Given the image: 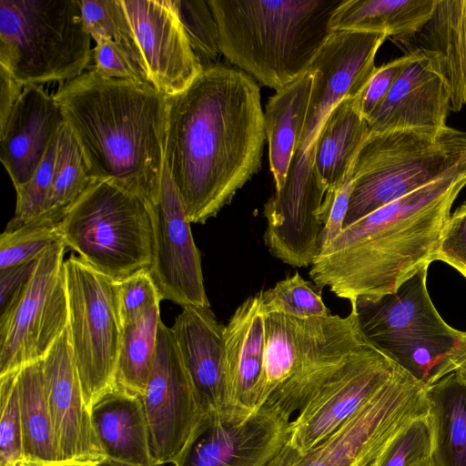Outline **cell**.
I'll use <instances>...</instances> for the list:
<instances>
[{"label": "cell", "mask_w": 466, "mask_h": 466, "mask_svg": "<svg viewBox=\"0 0 466 466\" xmlns=\"http://www.w3.org/2000/svg\"><path fill=\"white\" fill-rule=\"evenodd\" d=\"M266 138L257 82L221 64L167 96L165 164L190 223L229 204L261 167Z\"/></svg>", "instance_id": "1"}, {"label": "cell", "mask_w": 466, "mask_h": 466, "mask_svg": "<svg viewBox=\"0 0 466 466\" xmlns=\"http://www.w3.org/2000/svg\"><path fill=\"white\" fill-rule=\"evenodd\" d=\"M466 174L432 182L343 228L315 257L310 279L350 303L394 293L435 261Z\"/></svg>", "instance_id": "2"}, {"label": "cell", "mask_w": 466, "mask_h": 466, "mask_svg": "<svg viewBox=\"0 0 466 466\" xmlns=\"http://www.w3.org/2000/svg\"><path fill=\"white\" fill-rule=\"evenodd\" d=\"M94 179L151 202L165 165L167 96L151 84L87 70L54 94Z\"/></svg>", "instance_id": "3"}, {"label": "cell", "mask_w": 466, "mask_h": 466, "mask_svg": "<svg viewBox=\"0 0 466 466\" xmlns=\"http://www.w3.org/2000/svg\"><path fill=\"white\" fill-rule=\"evenodd\" d=\"M344 0H208L221 54L279 91L307 72L332 33Z\"/></svg>", "instance_id": "4"}, {"label": "cell", "mask_w": 466, "mask_h": 466, "mask_svg": "<svg viewBox=\"0 0 466 466\" xmlns=\"http://www.w3.org/2000/svg\"><path fill=\"white\" fill-rule=\"evenodd\" d=\"M388 37L380 32L332 31L309 66L314 81L301 134L284 187L270 197L280 213L305 217L319 211L326 193L314 167L319 133L338 103L364 92L377 68L376 54Z\"/></svg>", "instance_id": "5"}, {"label": "cell", "mask_w": 466, "mask_h": 466, "mask_svg": "<svg viewBox=\"0 0 466 466\" xmlns=\"http://www.w3.org/2000/svg\"><path fill=\"white\" fill-rule=\"evenodd\" d=\"M456 174H466L465 131L446 126L370 133L352 167L344 227Z\"/></svg>", "instance_id": "6"}, {"label": "cell", "mask_w": 466, "mask_h": 466, "mask_svg": "<svg viewBox=\"0 0 466 466\" xmlns=\"http://www.w3.org/2000/svg\"><path fill=\"white\" fill-rule=\"evenodd\" d=\"M426 266L394 293L355 303L366 339L430 386L455 371L466 356V332L448 325L427 289Z\"/></svg>", "instance_id": "7"}, {"label": "cell", "mask_w": 466, "mask_h": 466, "mask_svg": "<svg viewBox=\"0 0 466 466\" xmlns=\"http://www.w3.org/2000/svg\"><path fill=\"white\" fill-rule=\"evenodd\" d=\"M91 39L80 0H0V66L24 86L86 72Z\"/></svg>", "instance_id": "8"}, {"label": "cell", "mask_w": 466, "mask_h": 466, "mask_svg": "<svg viewBox=\"0 0 466 466\" xmlns=\"http://www.w3.org/2000/svg\"><path fill=\"white\" fill-rule=\"evenodd\" d=\"M59 231L66 248L111 279L151 267L153 204L111 182L94 179L68 208Z\"/></svg>", "instance_id": "9"}, {"label": "cell", "mask_w": 466, "mask_h": 466, "mask_svg": "<svg viewBox=\"0 0 466 466\" xmlns=\"http://www.w3.org/2000/svg\"><path fill=\"white\" fill-rule=\"evenodd\" d=\"M427 389L399 367L343 426L303 453L285 444L268 466H368L407 426L429 415Z\"/></svg>", "instance_id": "10"}, {"label": "cell", "mask_w": 466, "mask_h": 466, "mask_svg": "<svg viewBox=\"0 0 466 466\" xmlns=\"http://www.w3.org/2000/svg\"><path fill=\"white\" fill-rule=\"evenodd\" d=\"M68 331L84 400L91 407L116 386L122 321L114 279L77 255L64 263Z\"/></svg>", "instance_id": "11"}, {"label": "cell", "mask_w": 466, "mask_h": 466, "mask_svg": "<svg viewBox=\"0 0 466 466\" xmlns=\"http://www.w3.org/2000/svg\"><path fill=\"white\" fill-rule=\"evenodd\" d=\"M63 241L37 258L28 280L1 309L0 376L41 360L68 325Z\"/></svg>", "instance_id": "12"}, {"label": "cell", "mask_w": 466, "mask_h": 466, "mask_svg": "<svg viewBox=\"0 0 466 466\" xmlns=\"http://www.w3.org/2000/svg\"><path fill=\"white\" fill-rule=\"evenodd\" d=\"M398 369L364 337L290 420L286 444L303 453L320 442L356 415Z\"/></svg>", "instance_id": "13"}, {"label": "cell", "mask_w": 466, "mask_h": 466, "mask_svg": "<svg viewBox=\"0 0 466 466\" xmlns=\"http://www.w3.org/2000/svg\"><path fill=\"white\" fill-rule=\"evenodd\" d=\"M290 418L264 403L246 417L204 414L174 466H268L286 444Z\"/></svg>", "instance_id": "14"}, {"label": "cell", "mask_w": 466, "mask_h": 466, "mask_svg": "<svg viewBox=\"0 0 466 466\" xmlns=\"http://www.w3.org/2000/svg\"><path fill=\"white\" fill-rule=\"evenodd\" d=\"M156 466L172 463L204 415L171 328L157 329L152 370L141 397Z\"/></svg>", "instance_id": "15"}, {"label": "cell", "mask_w": 466, "mask_h": 466, "mask_svg": "<svg viewBox=\"0 0 466 466\" xmlns=\"http://www.w3.org/2000/svg\"><path fill=\"white\" fill-rule=\"evenodd\" d=\"M153 207L154 255L149 273L161 299L181 307H209L191 223L166 164Z\"/></svg>", "instance_id": "16"}, {"label": "cell", "mask_w": 466, "mask_h": 466, "mask_svg": "<svg viewBox=\"0 0 466 466\" xmlns=\"http://www.w3.org/2000/svg\"><path fill=\"white\" fill-rule=\"evenodd\" d=\"M148 82L166 96L186 89L203 70L174 0H119Z\"/></svg>", "instance_id": "17"}, {"label": "cell", "mask_w": 466, "mask_h": 466, "mask_svg": "<svg viewBox=\"0 0 466 466\" xmlns=\"http://www.w3.org/2000/svg\"><path fill=\"white\" fill-rule=\"evenodd\" d=\"M48 410L60 461H99L105 454L74 360L68 325L41 360Z\"/></svg>", "instance_id": "18"}, {"label": "cell", "mask_w": 466, "mask_h": 466, "mask_svg": "<svg viewBox=\"0 0 466 466\" xmlns=\"http://www.w3.org/2000/svg\"><path fill=\"white\" fill-rule=\"evenodd\" d=\"M382 104L369 117L370 133L441 129L451 109V88L436 56L415 47Z\"/></svg>", "instance_id": "19"}, {"label": "cell", "mask_w": 466, "mask_h": 466, "mask_svg": "<svg viewBox=\"0 0 466 466\" xmlns=\"http://www.w3.org/2000/svg\"><path fill=\"white\" fill-rule=\"evenodd\" d=\"M171 328L203 414L237 415L227 373L225 326L209 307L185 306Z\"/></svg>", "instance_id": "20"}, {"label": "cell", "mask_w": 466, "mask_h": 466, "mask_svg": "<svg viewBox=\"0 0 466 466\" xmlns=\"http://www.w3.org/2000/svg\"><path fill=\"white\" fill-rule=\"evenodd\" d=\"M66 123L55 96L41 86H25L0 127V160L15 189L30 180Z\"/></svg>", "instance_id": "21"}, {"label": "cell", "mask_w": 466, "mask_h": 466, "mask_svg": "<svg viewBox=\"0 0 466 466\" xmlns=\"http://www.w3.org/2000/svg\"><path fill=\"white\" fill-rule=\"evenodd\" d=\"M225 350L232 409L248 416L267 400L265 313L259 292L245 299L225 326Z\"/></svg>", "instance_id": "22"}, {"label": "cell", "mask_w": 466, "mask_h": 466, "mask_svg": "<svg viewBox=\"0 0 466 466\" xmlns=\"http://www.w3.org/2000/svg\"><path fill=\"white\" fill-rule=\"evenodd\" d=\"M346 317L298 318L281 312L265 313V386L267 400L307 358L342 327ZM267 401V400H266Z\"/></svg>", "instance_id": "23"}, {"label": "cell", "mask_w": 466, "mask_h": 466, "mask_svg": "<svg viewBox=\"0 0 466 466\" xmlns=\"http://www.w3.org/2000/svg\"><path fill=\"white\" fill-rule=\"evenodd\" d=\"M105 457L137 466H156L142 398L116 388L90 410Z\"/></svg>", "instance_id": "24"}, {"label": "cell", "mask_w": 466, "mask_h": 466, "mask_svg": "<svg viewBox=\"0 0 466 466\" xmlns=\"http://www.w3.org/2000/svg\"><path fill=\"white\" fill-rule=\"evenodd\" d=\"M361 95L338 103L319 133L314 167L326 193L338 189L350 177L357 155L370 135L368 120L360 110Z\"/></svg>", "instance_id": "25"}, {"label": "cell", "mask_w": 466, "mask_h": 466, "mask_svg": "<svg viewBox=\"0 0 466 466\" xmlns=\"http://www.w3.org/2000/svg\"><path fill=\"white\" fill-rule=\"evenodd\" d=\"M314 75L307 71L271 96L264 124L275 191L283 188L308 112Z\"/></svg>", "instance_id": "26"}, {"label": "cell", "mask_w": 466, "mask_h": 466, "mask_svg": "<svg viewBox=\"0 0 466 466\" xmlns=\"http://www.w3.org/2000/svg\"><path fill=\"white\" fill-rule=\"evenodd\" d=\"M437 0H344L330 19L335 30L386 33L404 43L431 18Z\"/></svg>", "instance_id": "27"}, {"label": "cell", "mask_w": 466, "mask_h": 466, "mask_svg": "<svg viewBox=\"0 0 466 466\" xmlns=\"http://www.w3.org/2000/svg\"><path fill=\"white\" fill-rule=\"evenodd\" d=\"M418 35L422 45L416 47L436 56L451 88V109L460 111L466 105V0H437Z\"/></svg>", "instance_id": "28"}, {"label": "cell", "mask_w": 466, "mask_h": 466, "mask_svg": "<svg viewBox=\"0 0 466 466\" xmlns=\"http://www.w3.org/2000/svg\"><path fill=\"white\" fill-rule=\"evenodd\" d=\"M427 394L435 466H466V382L453 371Z\"/></svg>", "instance_id": "29"}, {"label": "cell", "mask_w": 466, "mask_h": 466, "mask_svg": "<svg viewBox=\"0 0 466 466\" xmlns=\"http://www.w3.org/2000/svg\"><path fill=\"white\" fill-rule=\"evenodd\" d=\"M15 371L24 460L60 461L48 410L42 361Z\"/></svg>", "instance_id": "30"}, {"label": "cell", "mask_w": 466, "mask_h": 466, "mask_svg": "<svg viewBox=\"0 0 466 466\" xmlns=\"http://www.w3.org/2000/svg\"><path fill=\"white\" fill-rule=\"evenodd\" d=\"M159 304L122 325L116 386L138 397L144 395L152 370L161 321Z\"/></svg>", "instance_id": "31"}, {"label": "cell", "mask_w": 466, "mask_h": 466, "mask_svg": "<svg viewBox=\"0 0 466 466\" xmlns=\"http://www.w3.org/2000/svg\"><path fill=\"white\" fill-rule=\"evenodd\" d=\"M93 180L82 148L65 123L58 135L53 184L42 216L62 220Z\"/></svg>", "instance_id": "32"}, {"label": "cell", "mask_w": 466, "mask_h": 466, "mask_svg": "<svg viewBox=\"0 0 466 466\" xmlns=\"http://www.w3.org/2000/svg\"><path fill=\"white\" fill-rule=\"evenodd\" d=\"M60 222L41 216L23 224L8 223L0 236V269L35 260L49 247L63 241Z\"/></svg>", "instance_id": "33"}, {"label": "cell", "mask_w": 466, "mask_h": 466, "mask_svg": "<svg viewBox=\"0 0 466 466\" xmlns=\"http://www.w3.org/2000/svg\"><path fill=\"white\" fill-rule=\"evenodd\" d=\"M80 9L85 29L96 44L111 40L122 46L145 70L134 33L119 0H80Z\"/></svg>", "instance_id": "34"}, {"label": "cell", "mask_w": 466, "mask_h": 466, "mask_svg": "<svg viewBox=\"0 0 466 466\" xmlns=\"http://www.w3.org/2000/svg\"><path fill=\"white\" fill-rule=\"evenodd\" d=\"M259 293L264 313L281 312L298 318L331 315L320 294L299 272Z\"/></svg>", "instance_id": "35"}, {"label": "cell", "mask_w": 466, "mask_h": 466, "mask_svg": "<svg viewBox=\"0 0 466 466\" xmlns=\"http://www.w3.org/2000/svg\"><path fill=\"white\" fill-rule=\"evenodd\" d=\"M174 1L190 46L203 68L218 64L221 54L218 30L208 1Z\"/></svg>", "instance_id": "36"}, {"label": "cell", "mask_w": 466, "mask_h": 466, "mask_svg": "<svg viewBox=\"0 0 466 466\" xmlns=\"http://www.w3.org/2000/svg\"><path fill=\"white\" fill-rule=\"evenodd\" d=\"M432 459V434L429 415L400 431L375 460L374 466H420Z\"/></svg>", "instance_id": "37"}, {"label": "cell", "mask_w": 466, "mask_h": 466, "mask_svg": "<svg viewBox=\"0 0 466 466\" xmlns=\"http://www.w3.org/2000/svg\"><path fill=\"white\" fill-rule=\"evenodd\" d=\"M24 460L15 371L0 376V466Z\"/></svg>", "instance_id": "38"}, {"label": "cell", "mask_w": 466, "mask_h": 466, "mask_svg": "<svg viewBox=\"0 0 466 466\" xmlns=\"http://www.w3.org/2000/svg\"><path fill=\"white\" fill-rule=\"evenodd\" d=\"M58 135L51 142L30 180L15 189V212L10 224H23L43 215L54 179Z\"/></svg>", "instance_id": "39"}, {"label": "cell", "mask_w": 466, "mask_h": 466, "mask_svg": "<svg viewBox=\"0 0 466 466\" xmlns=\"http://www.w3.org/2000/svg\"><path fill=\"white\" fill-rule=\"evenodd\" d=\"M115 281L122 325L162 300L149 269L137 271Z\"/></svg>", "instance_id": "40"}, {"label": "cell", "mask_w": 466, "mask_h": 466, "mask_svg": "<svg viewBox=\"0 0 466 466\" xmlns=\"http://www.w3.org/2000/svg\"><path fill=\"white\" fill-rule=\"evenodd\" d=\"M93 65L88 70L108 78L148 82L145 70L120 45L104 40L92 49Z\"/></svg>", "instance_id": "41"}, {"label": "cell", "mask_w": 466, "mask_h": 466, "mask_svg": "<svg viewBox=\"0 0 466 466\" xmlns=\"http://www.w3.org/2000/svg\"><path fill=\"white\" fill-rule=\"evenodd\" d=\"M352 188L350 176L338 189L325 193L318 214L322 224L318 240L319 252L329 246L343 230Z\"/></svg>", "instance_id": "42"}, {"label": "cell", "mask_w": 466, "mask_h": 466, "mask_svg": "<svg viewBox=\"0 0 466 466\" xmlns=\"http://www.w3.org/2000/svg\"><path fill=\"white\" fill-rule=\"evenodd\" d=\"M435 260L451 266L466 278V201L451 215Z\"/></svg>", "instance_id": "43"}, {"label": "cell", "mask_w": 466, "mask_h": 466, "mask_svg": "<svg viewBox=\"0 0 466 466\" xmlns=\"http://www.w3.org/2000/svg\"><path fill=\"white\" fill-rule=\"evenodd\" d=\"M410 58L408 53L376 68L360 96V110L367 120L382 104Z\"/></svg>", "instance_id": "44"}, {"label": "cell", "mask_w": 466, "mask_h": 466, "mask_svg": "<svg viewBox=\"0 0 466 466\" xmlns=\"http://www.w3.org/2000/svg\"><path fill=\"white\" fill-rule=\"evenodd\" d=\"M36 260L0 269V309L28 280Z\"/></svg>", "instance_id": "45"}, {"label": "cell", "mask_w": 466, "mask_h": 466, "mask_svg": "<svg viewBox=\"0 0 466 466\" xmlns=\"http://www.w3.org/2000/svg\"><path fill=\"white\" fill-rule=\"evenodd\" d=\"M24 86L0 66V127L6 122Z\"/></svg>", "instance_id": "46"}, {"label": "cell", "mask_w": 466, "mask_h": 466, "mask_svg": "<svg viewBox=\"0 0 466 466\" xmlns=\"http://www.w3.org/2000/svg\"><path fill=\"white\" fill-rule=\"evenodd\" d=\"M15 466H99V461L35 462L23 460Z\"/></svg>", "instance_id": "47"}, {"label": "cell", "mask_w": 466, "mask_h": 466, "mask_svg": "<svg viewBox=\"0 0 466 466\" xmlns=\"http://www.w3.org/2000/svg\"><path fill=\"white\" fill-rule=\"evenodd\" d=\"M99 466H137L134 464H130L122 461H118L116 459H112L109 457H104L101 461H99Z\"/></svg>", "instance_id": "48"}, {"label": "cell", "mask_w": 466, "mask_h": 466, "mask_svg": "<svg viewBox=\"0 0 466 466\" xmlns=\"http://www.w3.org/2000/svg\"><path fill=\"white\" fill-rule=\"evenodd\" d=\"M455 372L457 373V375L463 380L466 382V363L465 364H462L456 370Z\"/></svg>", "instance_id": "49"}, {"label": "cell", "mask_w": 466, "mask_h": 466, "mask_svg": "<svg viewBox=\"0 0 466 466\" xmlns=\"http://www.w3.org/2000/svg\"><path fill=\"white\" fill-rule=\"evenodd\" d=\"M420 466H435L434 461L432 459L429 460L428 461L424 462Z\"/></svg>", "instance_id": "50"}, {"label": "cell", "mask_w": 466, "mask_h": 466, "mask_svg": "<svg viewBox=\"0 0 466 466\" xmlns=\"http://www.w3.org/2000/svg\"><path fill=\"white\" fill-rule=\"evenodd\" d=\"M465 363H466V356H465V358H464V360H462V362H461V365L465 364Z\"/></svg>", "instance_id": "51"}, {"label": "cell", "mask_w": 466, "mask_h": 466, "mask_svg": "<svg viewBox=\"0 0 466 466\" xmlns=\"http://www.w3.org/2000/svg\"><path fill=\"white\" fill-rule=\"evenodd\" d=\"M368 466H372L371 464L368 465Z\"/></svg>", "instance_id": "52"}]
</instances>
